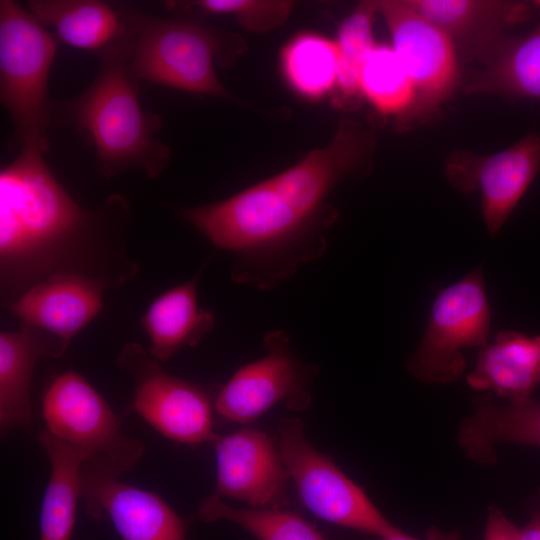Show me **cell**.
<instances>
[{
	"label": "cell",
	"instance_id": "obj_6",
	"mask_svg": "<svg viewBox=\"0 0 540 540\" xmlns=\"http://www.w3.org/2000/svg\"><path fill=\"white\" fill-rule=\"evenodd\" d=\"M275 441L298 497L314 515L381 538L402 532L376 508L362 488L308 442L302 420H280Z\"/></svg>",
	"mask_w": 540,
	"mask_h": 540
},
{
	"label": "cell",
	"instance_id": "obj_10",
	"mask_svg": "<svg viewBox=\"0 0 540 540\" xmlns=\"http://www.w3.org/2000/svg\"><path fill=\"white\" fill-rule=\"evenodd\" d=\"M376 2L391 35V46L416 91L412 120L431 115L459 83L456 48L445 32L417 13L407 0Z\"/></svg>",
	"mask_w": 540,
	"mask_h": 540
},
{
	"label": "cell",
	"instance_id": "obj_29",
	"mask_svg": "<svg viewBox=\"0 0 540 540\" xmlns=\"http://www.w3.org/2000/svg\"><path fill=\"white\" fill-rule=\"evenodd\" d=\"M484 540H520L518 529L496 506L487 511Z\"/></svg>",
	"mask_w": 540,
	"mask_h": 540
},
{
	"label": "cell",
	"instance_id": "obj_17",
	"mask_svg": "<svg viewBox=\"0 0 540 540\" xmlns=\"http://www.w3.org/2000/svg\"><path fill=\"white\" fill-rule=\"evenodd\" d=\"M456 440L464 454L477 464L497 462L496 445L516 443L540 447V401L532 397L497 405L492 393L477 396Z\"/></svg>",
	"mask_w": 540,
	"mask_h": 540
},
{
	"label": "cell",
	"instance_id": "obj_32",
	"mask_svg": "<svg viewBox=\"0 0 540 540\" xmlns=\"http://www.w3.org/2000/svg\"><path fill=\"white\" fill-rule=\"evenodd\" d=\"M534 5L540 9V0L534 1Z\"/></svg>",
	"mask_w": 540,
	"mask_h": 540
},
{
	"label": "cell",
	"instance_id": "obj_12",
	"mask_svg": "<svg viewBox=\"0 0 540 540\" xmlns=\"http://www.w3.org/2000/svg\"><path fill=\"white\" fill-rule=\"evenodd\" d=\"M216 494L254 508H281L289 477L276 441L256 428L215 437Z\"/></svg>",
	"mask_w": 540,
	"mask_h": 540
},
{
	"label": "cell",
	"instance_id": "obj_22",
	"mask_svg": "<svg viewBox=\"0 0 540 540\" xmlns=\"http://www.w3.org/2000/svg\"><path fill=\"white\" fill-rule=\"evenodd\" d=\"M39 442L50 461V476L40 511V540H71L81 496L83 454L46 429Z\"/></svg>",
	"mask_w": 540,
	"mask_h": 540
},
{
	"label": "cell",
	"instance_id": "obj_4",
	"mask_svg": "<svg viewBox=\"0 0 540 540\" xmlns=\"http://www.w3.org/2000/svg\"><path fill=\"white\" fill-rule=\"evenodd\" d=\"M58 44L28 9L0 1V102L11 119V151L50 149L48 79Z\"/></svg>",
	"mask_w": 540,
	"mask_h": 540
},
{
	"label": "cell",
	"instance_id": "obj_25",
	"mask_svg": "<svg viewBox=\"0 0 540 540\" xmlns=\"http://www.w3.org/2000/svg\"><path fill=\"white\" fill-rule=\"evenodd\" d=\"M360 93L380 115L393 117L399 126L412 121L416 91L391 45L376 43L368 54Z\"/></svg>",
	"mask_w": 540,
	"mask_h": 540
},
{
	"label": "cell",
	"instance_id": "obj_26",
	"mask_svg": "<svg viewBox=\"0 0 540 540\" xmlns=\"http://www.w3.org/2000/svg\"><path fill=\"white\" fill-rule=\"evenodd\" d=\"M198 516L206 522L229 521L257 540H329L298 514L282 508H239L217 494L200 504Z\"/></svg>",
	"mask_w": 540,
	"mask_h": 540
},
{
	"label": "cell",
	"instance_id": "obj_15",
	"mask_svg": "<svg viewBox=\"0 0 540 540\" xmlns=\"http://www.w3.org/2000/svg\"><path fill=\"white\" fill-rule=\"evenodd\" d=\"M421 16L445 32L457 54L484 59L504 31L524 22L529 5L498 0H407Z\"/></svg>",
	"mask_w": 540,
	"mask_h": 540
},
{
	"label": "cell",
	"instance_id": "obj_20",
	"mask_svg": "<svg viewBox=\"0 0 540 540\" xmlns=\"http://www.w3.org/2000/svg\"><path fill=\"white\" fill-rule=\"evenodd\" d=\"M27 9L63 43L100 53L126 31L117 7L99 0H31Z\"/></svg>",
	"mask_w": 540,
	"mask_h": 540
},
{
	"label": "cell",
	"instance_id": "obj_1",
	"mask_svg": "<svg viewBox=\"0 0 540 540\" xmlns=\"http://www.w3.org/2000/svg\"><path fill=\"white\" fill-rule=\"evenodd\" d=\"M39 151H21L0 170L2 305L59 274L117 288L138 272L128 254L132 209L121 194L80 205Z\"/></svg>",
	"mask_w": 540,
	"mask_h": 540
},
{
	"label": "cell",
	"instance_id": "obj_14",
	"mask_svg": "<svg viewBox=\"0 0 540 540\" xmlns=\"http://www.w3.org/2000/svg\"><path fill=\"white\" fill-rule=\"evenodd\" d=\"M106 288L97 281L59 274L33 286L3 306L22 325L52 334L68 346L102 310Z\"/></svg>",
	"mask_w": 540,
	"mask_h": 540
},
{
	"label": "cell",
	"instance_id": "obj_18",
	"mask_svg": "<svg viewBox=\"0 0 540 540\" xmlns=\"http://www.w3.org/2000/svg\"><path fill=\"white\" fill-rule=\"evenodd\" d=\"M466 381L474 390L492 391L509 402L530 398L540 385V335L500 331L481 348Z\"/></svg>",
	"mask_w": 540,
	"mask_h": 540
},
{
	"label": "cell",
	"instance_id": "obj_31",
	"mask_svg": "<svg viewBox=\"0 0 540 540\" xmlns=\"http://www.w3.org/2000/svg\"><path fill=\"white\" fill-rule=\"evenodd\" d=\"M520 540H540V511L534 512L528 524L520 529Z\"/></svg>",
	"mask_w": 540,
	"mask_h": 540
},
{
	"label": "cell",
	"instance_id": "obj_13",
	"mask_svg": "<svg viewBox=\"0 0 540 540\" xmlns=\"http://www.w3.org/2000/svg\"><path fill=\"white\" fill-rule=\"evenodd\" d=\"M80 472L87 513L108 518L122 540H187L185 523L159 495L105 473Z\"/></svg>",
	"mask_w": 540,
	"mask_h": 540
},
{
	"label": "cell",
	"instance_id": "obj_21",
	"mask_svg": "<svg viewBox=\"0 0 540 540\" xmlns=\"http://www.w3.org/2000/svg\"><path fill=\"white\" fill-rule=\"evenodd\" d=\"M374 149L371 131L354 120L343 119L326 146L310 151L287 170L305 187L329 198L343 178L368 171Z\"/></svg>",
	"mask_w": 540,
	"mask_h": 540
},
{
	"label": "cell",
	"instance_id": "obj_7",
	"mask_svg": "<svg viewBox=\"0 0 540 540\" xmlns=\"http://www.w3.org/2000/svg\"><path fill=\"white\" fill-rule=\"evenodd\" d=\"M489 330L490 307L479 267L439 292L407 369L424 383H452L466 367L461 350L487 345Z\"/></svg>",
	"mask_w": 540,
	"mask_h": 540
},
{
	"label": "cell",
	"instance_id": "obj_19",
	"mask_svg": "<svg viewBox=\"0 0 540 540\" xmlns=\"http://www.w3.org/2000/svg\"><path fill=\"white\" fill-rule=\"evenodd\" d=\"M199 275L159 295L140 320L151 341L150 354L159 362L196 346L214 328V314L198 305Z\"/></svg>",
	"mask_w": 540,
	"mask_h": 540
},
{
	"label": "cell",
	"instance_id": "obj_5",
	"mask_svg": "<svg viewBox=\"0 0 540 540\" xmlns=\"http://www.w3.org/2000/svg\"><path fill=\"white\" fill-rule=\"evenodd\" d=\"M42 415L49 433L83 454L81 470L118 477L144 452L141 442L121 434L111 407L77 372L66 371L47 385Z\"/></svg>",
	"mask_w": 540,
	"mask_h": 540
},
{
	"label": "cell",
	"instance_id": "obj_30",
	"mask_svg": "<svg viewBox=\"0 0 540 540\" xmlns=\"http://www.w3.org/2000/svg\"><path fill=\"white\" fill-rule=\"evenodd\" d=\"M381 540H461V539L457 531L444 532L437 527H430L427 530L424 539L414 538L401 532L393 536L383 537L381 538Z\"/></svg>",
	"mask_w": 540,
	"mask_h": 540
},
{
	"label": "cell",
	"instance_id": "obj_9",
	"mask_svg": "<svg viewBox=\"0 0 540 540\" xmlns=\"http://www.w3.org/2000/svg\"><path fill=\"white\" fill-rule=\"evenodd\" d=\"M116 362L133 375V408L155 430L184 444L215 439L211 404L201 388L166 373L137 343L127 344Z\"/></svg>",
	"mask_w": 540,
	"mask_h": 540
},
{
	"label": "cell",
	"instance_id": "obj_23",
	"mask_svg": "<svg viewBox=\"0 0 540 540\" xmlns=\"http://www.w3.org/2000/svg\"><path fill=\"white\" fill-rule=\"evenodd\" d=\"M483 61L470 92L540 100V24L525 36H505Z\"/></svg>",
	"mask_w": 540,
	"mask_h": 540
},
{
	"label": "cell",
	"instance_id": "obj_24",
	"mask_svg": "<svg viewBox=\"0 0 540 540\" xmlns=\"http://www.w3.org/2000/svg\"><path fill=\"white\" fill-rule=\"evenodd\" d=\"M280 58L285 81L301 97L318 100L336 90L339 56L335 40L302 32L284 45Z\"/></svg>",
	"mask_w": 540,
	"mask_h": 540
},
{
	"label": "cell",
	"instance_id": "obj_27",
	"mask_svg": "<svg viewBox=\"0 0 540 540\" xmlns=\"http://www.w3.org/2000/svg\"><path fill=\"white\" fill-rule=\"evenodd\" d=\"M377 13L376 1H362L338 27L335 42L339 63L335 91L340 104H348L361 97L360 75L365 59L376 45L373 21Z\"/></svg>",
	"mask_w": 540,
	"mask_h": 540
},
{
	"label": "cell",
	"instance_id": "obj_8",
	"mask_svg": "<svg viewBox=\"0 0 540 540\" xmlns=\"http://www.w3.org/2000/svg\"><path fill=\"white\" fill-rule=\"evenodd\" d=\"M266 354L239 368L221 389L216 411L227 420L248 423L280 402L303 411L311 402L317 366L303 362L282 330L264 336Z\"/></svg>",
	"mask_w": 540,
	"mask_h": 540
},
{
	"label": "cell",
	"instance_id": "obj_11",
	"mask_svg": "<svg viewBox=\"0 0 540 540\" xmlns=\"http://www.w3.org/2000/svg\"><path fill=\"white\" fill-rule=\"evenodd\" d=\"M540 169V135L529 134L493 155L455 152L446 162L449 182L462 193L481 194L488 232L497 234Z\"/></svg>",
	"mask_w": 540,
	"mask_h": 540
},
{
	"label": "cell",
	"instance_id": "obj_16",
	"mask_svg": "<svg viewBox=\"0 0 540 540\" xmlns=\"http://www.w3.org/2000/svg\"><path fill=\"white\" fill-rule=\"evenodd\" d=\"M69 346L43 330L21 325L0 334V424L2 433L14 428L30 429L31 378L37 361L61 357Z\"/></svg>",
	"mask_w": 540,
	"mask_h": 540
},
{
	"label": "cell",
	"instance_id": "obj_3",
	"mask_svg": "<svg viewBox=\"0 0 540 540\" xmlns=\"http://www.w3.org/2000/svg\"><path fill=\"white\" fill-rule=\"evenodd\" d=\"M116 4L132 37L128 71L137 83L237 101L219 80L215 63L229 65L244 51L243 39L195 17H158Z\"/></svg>",
	"mask_w": 540,
	"mask_h": 540
},
{
	"label": "cell",
	"instance_id": "obj_28",
	"mask_svg": "<svg viewBox=\"0 0 540 540\" xmlns=\"http://www.w3.org/2000/svg\"><path fill=\"white\" fill-rule=\"evenodd\" d=\"M167 8L177 15H231L246 30L265 33L282 26L290 15L292 1L284 0H196L169 1Z\"/></svg>",
	"mask_w": 540,
	"mask_h": 540
},
{
	"label": "cell",
	"instance_id": "obj_33",
	"mask_svg": "<svg viewBox=\"0 0 540 540\" xmlns=\"http://www.w3.org/2000/svg\"><path fill=\"white\" fill-rule=\"evenodd\" d=\"M538 497H539V502H540V492H539V494H538Z\"/></svg>",
	"mask_w": 540,
	"mask_h": 540
},
{
	"label": "cell",
	"instance_id": "obj_2",
	"mask_svg": "<svg viewBox=\"0 0 540 540\" xmlns=\"http://www.w3.org/2000/svg\"><path fill=\"white\" fill-rule=\"evenodd\" d=\"M132 37L127 31L98 55L92 83L65 100H51L52 124L69 127L94 150L95 169L112 178L130 169L157 179L171 160L170 148L156 134L161 117L142 108L138 83L128 71Z\"/></svg>",
	"mask_w": 540,
	"mask_h": 540
}]
</instances>
